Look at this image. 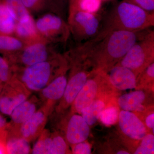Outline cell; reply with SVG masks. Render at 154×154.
<instances>
[{"instance_id":"6da1fadb","label":"cell","mask_w":154,"mask_h":154,"mask_svg":"<svg viewBox=\"0 0 154 154\" xmlns=\"http://www.w3.org/2000/svg\"><path fill=\"white\" fill-rule=\"evenodd\" d=\"M148 31V29L138 31L114 30L102 38H92L84 42L83 45L94 69L107 72Z\"/></svg>"},{"instance_id":"7a4b0ae2","label":"cell","mask_w":154,"mask_h":154,"mask_svg":"<svg viewBox=\"0 0 154 154\" xmlns=\"http://www.w3.org/2000/svg\"><path fill=\"white\" fill-rule=\"evenodd\" d=\"M154 26V13H149L132 3L125 1L105 15L100 31L95 38H102L114 30L142 31Z\"/></svg>"},{"instance_id":"3957f363","label":"cell","mask_w":154,"mask_h":154,"mask_svg":"<svg viewBox=\"0 0 154 154\" xmlns=\"http://www.w3.org/2000/svg\"><path fill=\"white\" fill-rule=\"evenodd\" d=\"M66 56H57L22 68L13 69L14 77L31 92H38L62 73L69 70Z\"/></svg>"},{"instance_id":"277c9868","label":"cell","mask_w":154,"mask_h":154,"mask_svg":"<svg viewBox=\"0 0 154 154\" xmlns=\"http://www.w3.org/2000/svg\"><path fill=\"white\" fill-rule=\"evenodd\" d=\"M118 91L110 84L106 72L93 70L72 104L70 112L81 114L82 110L94 100L116 97Z\"/></svg>"},{"instance_id":"5b68a950","label":"cell","mask_w":154,"mask_h":154,"mask_svg":"<svg viewBox=\"0 0 154 154\" xmlns=\"http://www.w3.org/2000/svg\"><path fill=\"white\" fill-rule=\"evenodd\" d=\"M69 74L63 96L56 105L57 114L65 113L74 101L94 69L90 61L82 58H73L68 61Z\"/></svg>"},{"instance_id":"8992f818","label":"cell","mask_w":154,"mask_h":154,"mask_svg":"<svg viewBox=\"0 0 154 154\" xmlns=\"http://www.w3.org/2000/svg\"><path fill=\"white\" fill-rule=\"evenodd\" d=\"M154 62V32L149 30L130 48L116 65L129 69L137 77Z\"/></svg>"},{"instance_id":"52a82bcc","label":"cell","mask_w":154,"mask_h":154,"mask_svg":"<svg viewBox=\"0 0 154 154\" xmlns=\"http://www.w3.org/2000/svg\"><path fill=\"white\" fill-rule=\"evenodd\" d=\"M48 42L40 39L27 45L17 52L4 55L12 69L22 68L51 59L58 54L53 52Z\"/></svg>"},{"instance_id":"ba28073f","label":"cell","mask_w":154,"mask_h":154,"mask_svg":"<svg viewBox=\"0 0 154 154\" xmlns=\"http://www.w3.org/2000/svg\"><path fill=\"white\" fill-rule=\"evenodd\" d=\"M68 25L76 40L86 42L98 35L101 28V18L96 14L72 8L69 16Z\"/></svg>"},{"instance_id":"9c48e42d","label":"cell","mask_w":154,"mask_h":154,"mask_svg":"<svg viewBox=\"0 0 154 154\" xmlns=\"http://www.w3.org/2000/svg\"><path fill=\"white\" fill-rule=\"evenodd\" d=\"M35 24L39 35L48 42H65L70 33L64 19L55 14L43 15L36 20Z\"/></svg>"},{"instance_id":"30bf717a","label":"cell","mask_w":154,"mask_h":154,"mask_svg":"<svg viewBox=\"0 0 154 154\" xmlns=\"http://www.w3.org/2000/svg\"><path fill=\"white\" fill-rule=\"evenodd\" d=\"M32 92L15 77L4 83L0 94V112L10 116L17 106L27 100Z\"/></svg>"},{"instance_id":"8fae6325","label":"cell","mask_w":154,"mask_h":154,"mask_svg":"<svg viewBox=\"0 0 154 154\" xmlns=\"http://www.w3.org/2000/svg\"><path fill=\"white\" fill-rule=\"evenodd\" d=\"M57 126L69 146L87 140L90 134V126L78 113L70 112Z\"/></svg>"},{"instance_id":"7c38bea8","label":"cell","mask_w":154,"mask_h":154,"mask_svg":"<svg viewBox=\"0 0 154 154\" xmlns=\"http://www.w3.org/2000/svg\"><path fill=\"white\" fill-rule=\"evenodd\" d=\"M53 111L42 105L27 121L22 124L16 133L8 136L19 137L30 143L36 140L45 129L48 119Z\"/></svg>"},{"instance_id":"4fadbf2b","label":"cell","mask_w":154,"mask_h":154,"mask_svg":"<svg viewBox=\"0 0 154 154\" xmlns=\"http://www.w3.org/2000/svg\"><path fill=\"white\" fill-rule=\"evenodd\" d=\"M40 99L35 95L30 96L27 100L17 106L10 115L8 135L17 132L20 126L27 121L42 106Z\"/></svg>"},{"instance_id":"5bb4252c","label":"cell","mask_w":154,"mask_h":154,"mask_svg":"<svg viewBox=\"0 0 154 154\" xmlns=\"http://www.w3.org/2000/svg\"><path fill=\"white\" fill-rule=\"evenodd\" d=\"M152 93V91L137 89L119 97L117 104L122 110L141 113L153 106L152 98L150 95Z\"/></svg>"},{"instance_id":"9a60e30c","label":"cell","mask_w":154,"mask_h":154,"mask_svg":"<svg viewBox=\"0 0 154 154\" xmlns=\"http://www.w3.org/2000/svg\"><path fill=\"white\" fill-rule=\"evenodd\" d=\"M118 121L121 132L131 140L140 141L148 133L143 122L134 112L121 110Z\"/></svg>"},{"instance_id":"2e32d148","label":"cell","mask_w":154,"mask_h":154,"mask_svg":"<svg viewBox=\"0 0 154 154\" xmlns=\"http://www.w3.org/2000/svg\"><path fill=\"white\" fill-rule=\"evenodd\" d=\"M67 71L62 73L39 93V99L42 105H46L53 111L56 105L63 96L67 82Z\"/></svg>"},{"instance_id":"e0dca14e","label":"cell","mask_w":154,"mask_h":154,"mask_svg":"<svg viewBox=\"0 0 154 154\" xmlns=\"http://www.w3.org/2000/svg\"><path fill=\"white\" fill-rule=\"evenodd\" d=\"M107 74L110 84L117 91H126L136 87L137 77L127 68L116 65Z\"/></svg>"},{"instance_id":"ac0fdd59","label":"cell","mask_w":154,"mask_h":154,"mask_svg":"<svg viewBox=\"0 0 154 154\" xmlns=\"http://www.w3.org/2000/svg\"><path fill=\"white\" fill-rule=\"evenodd\" d=\"M14 33L17 38L27 45L43 39L38 33L35 21L31 15L24 20L17 22Z\"/></svg>"},{"instance_id":"d6986e66","label":"cell","mask_w":154,"mask_h":154,"mask_svg":"<svg viewBox=\"0 0 154 154\" xmlns=\"http://www.w3.org/2000/svg\"><path fill=\"white\" fill-rule=\"evenodd\" d=\"M116 97H107L94 100L82 110L81 115L90 126H93L99 119L102 110Z\"/></svg>"},{"instance_id":"ffe728a7","label":"cell","mask_w":154,"mask_h":154,"mask_svg":"<svg viewBox=\"0 0 154 154\" xmlns=\"http://www.w3.org/2000/svg\"><path fill=\"white\" fill-rule=\"evenodd\" d=\"M17 22L4 1L0 0V34L13 35Z\"/></svg>"},{"instance_id":"44dd1931","label":"cell","mask_w":154,"mask_h":154,"mask_svg":"<svg viewBox=\"0 0 154 154\" xmlns=\"http://www.w3.org/2000/svg\"><path fill=\"white\" fill-rule=\"evenodd\" d=\"M7 154L31 153L30 143L19 137L8 136L6 142Z\"/></svg>"},{"instance_id":"7402d4cb","label":"cell","mask_w":154,"mask_h":154,"mask_svg":"<svg viewBox=\"0 0 154 154\" xmlns=\"http://www.w3.org/2000/svg\"><path fill=\"white\" fill-rule=\"evenodd\" d=\"M26 45L25 42L17 37L0 34V53L4 55L19 51Z\"/></svg>"},{"instance_id":"603a6c76","label":"cell","mask_w":154,"mask_h":154,"mask_svg":"<svg viewBox=\"0 0 154 154\" xmlns=\"http://www.w3.org/2000/svg\"><path fill=\"white\" fill-rule=\"evenodd\" d=\"M71 153L69 144L63 136L57 131L51 133V140L48 154Z\"/></svg>"},{"instance_id":"cb8c5ba5","label":"cell","mask_w":154,"mask_h":154,"mask_svg":"<svg viewBox=\"0 0 154 154\" xmlns=\"http://www.w3.org/2000/svg\"><path fill=\"white\" fill-rule=\"evenodd\" d=\"M154 81V63H153L137 77L135 89L153 91Z\"/></svg>"},{"instance_id":"d4e9b609","label":"cell","mask_w":154,"mask_h":154,"mask_svg":"<svg viewBox=\"0 0 154 154\" xmlns=\"http://www.w3.org/2000/svg\"><path fill=\"white\" fill-rule=\"evenodd\" d=\"M114 99H112L107 104L99 116V119L106 126L113 125L118 121L119 115L120 111H119L118 105L117 106L115 104L116 102H112Z\"/></svg>"},{"instance_id":"484cf974","label":"cell","mask_w":154,"mask_h":154,"mask_svg":"<svg viewBox=\"0 0 154 154\" xmlns=\"http://www.w3.org/2000/svg\"><path fill=\"white\" fill-rule=\"evenodd\" d=\"M17 22L22 21L30 16V13L22 0H3Z\"/></svg>"},{"instance_id":"4316f807","label":"cell","mask_w":154,"mask_h":154,"mask_svg":"<svg viewBox=\"0 0 154 154\" xmlns=\"http://www.w3.org/2000/svg\"><path fill=\"white\" fill-rule=\"evenodd\" d=\"M51 140V133L49 130L45 128L31 149V153L48 154Z\"/></svg>"},{"instance_id":"83f0119b","label":"cell","mask_w":154,"mask_h":154,"mask_svg":"<svg viewBox=\"0 0 154 154\" xmlns=\"http://www.w3.org/2000/svg\"><path fill=\"white\" fill-rule=\"evenodd\" d=\"M140 141V143L134 152V154H154V136L152 133H148Z\"/></svg>"},{"instance_id":"f1b7e54d","label":"cell","mask_w":154,"mask_h":154,"mask_svg":"<svg viewBox=\"0 0 154 154\" xmlns=\"http://www.w3.org/2000/svg\"><path fill=\"white\" fill-rule=\"evenodd\" d=\"M102 5L101 0H78L75 8L88 13L96 14L100 10Z\"/></svg>"},{"instance_id":"f546056e","label":"cell","mask_w":154,"mask_h":154,"mask_svg":"<svg viewBox=\"0 0 154 154\" xmlns=\"http://www.w3.org/2000/svg\"><path fill=\"white\" fill-rule=\"evenodd\" d=\"M14 76L13 69L5 57L0 56V81L3 83L9 82Z\"/></svg>"},{"instance_id":"4dcf8cb0","label":"cell","mask_w":154,"mask_h":154,"mask_svg":"<svg viewBox=\"0 0 154 154\" xmlns=\"http://www.w3.org/2000/svg\"><path fill=\"white\" fill-rule=\"evenodd\" d=\"M69 1V0H45L46 5L49 6L55 12V14L63 19L66 15Z\"/></svg>"},{"instance_id":"1f68e13d","label":"cell","mask_w":154,"mask_h":154,"mask_svg":"<svg viewBox=\"0 0 154 154\" xmlns=\"http://www.w3.org/2000/svg\"><path fill=\"white\" fill-rule=\"evenodd\" d=\"M72 154H91V146L86 140L70 146Z\"/></svg>"},{"instance_id":"d6a6232c","label":"cell","mask_w":154,"mask_h":154,"mask_svg":"<svg viewBox=\"0 0 154 154\" xmlns=\"http://www.w3.org/2000/svg\"><path fill=\"white\" fill-rule=\"evenodd\" d=\"M22 1L29 12L38 11L46 5L45 0H22Z\"/></svg>"},{"instance_id":"836d02e7","label":"cell","mask_w":154,"mask_h":154,"mask_svg":"<svg viewBox=\"0 0 154 154\" xmlns=\"http://www.w3.org/2000/svg\"><path fill=\"white\" fill-rule=\"evenodd\" d=\"M144 115L143 116L144 124H145L147 129L151 130L154 128V113L153 110V106L149 107L146 110L141 113Z\"/></svg>"},{"instance_id":"e575fe53","label":"cell","mask_w":154,"mask_h":154,"mask_svg":"<svg viewBox=\"0 0 154 154\" xmlns=\"http://www.w3.org/2000/svg\"><path fill=\"white\" fill-rule=\"evenodd\" d=\"M132 3L145 11L154 13V0H131Z\"/></svg>"},{"instance_id":"d590c367","label":"cell","mask_w":154,"mask_h":154,"mask_svg":"<svg viewBox=\"0 0 154 154\" xmlns=\"http://www.w3.org/2000/svg\"><path fill=\"white\" fill-rule=\"evenodd\" d=\"M8 127L9 122L0 114V140L6 141Z\"/></svg>"},{"instance_id":"8d00e7d4","label":"cell","mask_w":154,"mask_h":154,"mask_svg":"<svg viewBox=\"0 0 154 154\" xmlns=\"http://www.w3.org/2000/svg\"><path fill=\"white\" fill-rule=\"evenodd\" d=\"M3 85H4V84H2V85H0V94H1V91H2V88Z\"/></svg>"},{"instance_id":"74e56055","label":"cell","mask_w":154,"mask_h":154,"mask_svg":"<svg viewBox=\"0 0 154 154\" xmlns=\"http://www.w3.org/2000/svg\"><path fill=\"white\" fill-rule=\"evenodd\" d=\"M4 84V83H3V82H2L1 81H0V85H2V84Z\"/></svg>"}]
</instances>
